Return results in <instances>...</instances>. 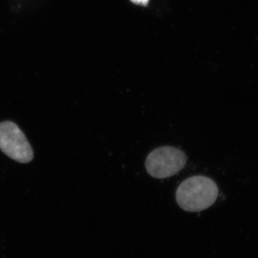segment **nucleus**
<instances>
[{
	"label": "nucleus",
	"mask_w": 258,
	"mask_h": 258,
	"mask_svg": "<svg viewBox=\"0 0 258 258\" xmlns=\"http://www.w3.org/2000/svg\"><path fill=\"white\" fill-rule=\"evenodd\" d=\"M218 193L216 183L210 178L205 176H191L178 186L176 202L185 211H203L215 203Z\"/></svg>",
	"instance_id": "nucleus-1"
},
{
	"label": "nucleus",
	"mask_w": 258,
	"mask_h": 258,
	"mask_svg": "<svg viewBox=\"0 0 258 258\" xmlns=\"http://www.w3.org/2000/svg\"><path fill=\"white\" fill-rule=\"evenodd\" d=\"M187 157L181 149L161 147L152 151L145 162L147 172L157 179H166L175 175L184 168Z\"/></svg>",
	"instance_id": "nucleus-2"
},
{
	"label": "nucleus",
	"mask_w": 258,
	"mask_h": 258,
	"mask_svg": "<svg viewBox=\"0 0 258 258\" xmlns=\"http://www.w3.org/2000/svg\"><path fill=\"white\" fill-rule=\"evenodd\" d=\"M0 150L19 163L30 162L34 157L31 145L25 134L14 122L0 123Z\"/></svg>",
	"instance_id": "nucleus-3"
},
{
	"label": "nucleus",
	"mask_w": 258,
	"mask_h": 258,
	"mask_svg": "<svg viewBox=\"0 0 258 258\" xmlns=\"http://www.w3.org/2000/svg\"><path fill=\"white\" fill-rule=\"evenodd\" d=\"M130 1L132 2L134 4L142 5L146 6L149 3V0H130Z\"/></svg>",
	"instance_id": "nucleus-4"
}]
</instances>
